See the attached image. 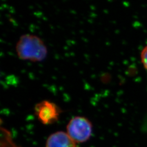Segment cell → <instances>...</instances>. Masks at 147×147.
<instances>
[{"label": "cell", "mask_w": 147, "mask_h": 147, "mask_svg": "<svg viewBox=\"0 0 147 147\" xmlns=\"http://www.w3.org/2000/svg\"><path fill=\"white\" fill-rule=\"evenodd\" d=\"M16 53L22 60L31 62L42 61L47 54V47L42 40L36 35H22L16 44Z\"/></svg>", "instance_id": "1"}, {"label": "cell", "mask_w": 147, "mask_h": 147, "mask_svg": "<svg viewBox=\"0 0 147 147\" xmlns=\"http://www.w3.org/2000/svg\"><path fill=\"white\" fill-rule=\"evenodd\" d=\"M66 129V132L74 142L82 143L87 142L90 138L93 125L88 118L83 116H75L69 121Z\"/></svg>", "instance_id": "2"}, {"label": "cell", "mask_w": 147, "mask_h": 147, "mask_svg": "<svg viewBox=\"0 0 147 147\" xmlns=\"http://www.w3.org/2000/svg\"><path fill=\"white\" fill-rule=\"evenodd\" d=\"M34 113L42 124L50 125L58 121L61 110L55 103L49 100H42L36 104Z\"/></svg>", "instance_id": "3"}, {"label": "cell", "mask_w": 147, "mask_h": 147, "mask_svg": "<svg viewBox=\"0 0 147 147\" xmlns=\"http://www.w3.org/2000/svg\"><path fill=\"white\" fill-rule=\"evenodd\" d=\"M77 143L66 132H55L48 137L45 147H76Z\"/></svg>", "instance_id": "4"}, {"label": "cell", "mask_w": 147, "mask_h": 147, "mask_svg": "<svg viewBox=\"0 0 147 147\" xmlns=\"http://www.w3.org/2000/svg\"><path fill=\"white\" fill-rule=\"evenodd\" d=\"M141 58L144 67L147 70V45L142 50Z\"/></svg>", "instance_id": "5"}]
</instances>
